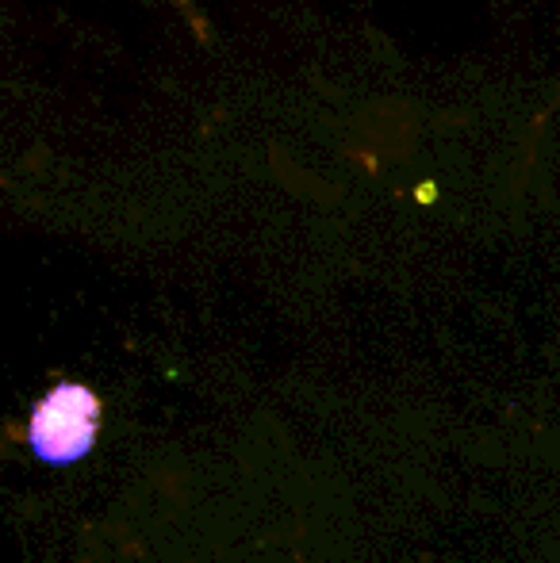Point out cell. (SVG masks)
<instances>
[{
	"mask_svg": "<svg viewBox=\"0 0 560 563\" xmlns=\"http://www.w3.org/2000/svg\"><path fill=\"white\" fill-rule=\"evenodd\" d=\"M100 433V399L81 384H58L31 410L23 441L35 460L51 467H69L85 460Z\"/></svg>",
	"mask_w": 560,
	"mask_h": 563,
	"instance_id": "1",
	"label": "cell"
}]
</instances>
